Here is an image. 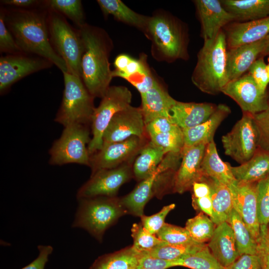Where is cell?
<instances>
[{"label":"cell","instance_id":"cell-49","mask_svg":"<svg viewBox=\"0 0 269 269\" xmlns=\"http://www.w3.org/2000/svg\"><path fill=\"white\" fill-rule=\"evenodd\" d=\"M174 267L173 261L165 260L140 253L136 269H167Z\"/></svg>","mask_w":269,"mask_h":269},{"label":"cell","instance_id":"cell-54","mask_svg":"<svg viewBox=\"0 0 269 269\" xmlns=\"http://www.w3.org/2000/svg\"><path fill=\"white\" fill-rule=\"evenodd\" d=\"M0 2L3 5L18 8H32L43 5L44 0H2Z\"/></svg>","mask_w":269,"mask_h":269},{"label":"cell","instance_id":"cell-13","mask_svg":"<svg viewBox=\"0 0 269 269\" xmlns=\"http://www.w3.org/2000/svg\"><path fill=\"white\" fill-rule=\"evenodd\" d=\"M222 93L235 101L242 112L253 115L265 111L268 106L269 91L263 92L249 73L228 82Z\"/></svg>","mask_w":269,"mask_h":269},{"label":"cell","instance_id":"cell-40","mask_svg":"<svg viewBox=\"0 0 269 269\" xmlns=\"http://www.w3.org/2000/svg\"><path fill=\"white\" fill-rule=\"evenodd\" d=\"M156 235L159 239L169 245H184L197 243L192 239L185 228L166 223Z\"/></svg>","mask_w":269,"mask_h":269},{"label":"cell","instance_id":"cell-47","mask_svg":"<svg viewBox=\"0 0 269 269\" xmlns=\"http://www.w3.org/2000/svg\"><path fill=\"white\" fill-rule=\"evenodd\" d=\"M264 58L261 57L256 60L248 70V73L252 76L260 88L263 92L268 91L269 84L267 68Z\"/></svg>","mask_w":269,"mask_h":269},{"label":"cell","instance_id":"cell-51","mask_svg":"<svg viewBox=\"0 0 269 269\" xmlns=\"http://www.w3.org/2000/svg\"><path fill=\"white\" fill-rule=\"evenodd\" d=\"M147 56L141 54L138 59L132 58L126 69L122 72L114 73L112 71L113 77H120L126 80L130 76L143 69L147 65Z\"/></svg>","mask_w":269,"mask_h":269},{"label":"cell","instance_id":"cell-46","mask_svg":"<svg viewBox=\"0 0 269 269\" xmlns=\"http://www.w3.org/2000/svg\"><path fill=\"white\" fill-rule=\"evenodd\" d=\"M257 252L262 269H269V225H260Z\"/></svg>","mask_w":269,"mask_h":269},{"label":"cell","instance_id":"cell-18","mask_svg":"<svg viewBox=\"0 0 269 269\" xmlns=\"http://www.w3.org/2000/svg\"><path fill=\"white\" fill-rule=\"evenodd\" d=\"M206 145L201 143L183 147L182 160L174 177L173 192L182 194L191 190L194 183L202 180L201 162Z\"/></svg>","mask_w":269,"mask_h":269},{"label":"cell","instance_id":"cell-7","mask_svg":"<svg viewBox=\"0 0 269 269\" xmlns=\"http://www.w3.org/2000/svg\"><path fill=\"white\" fill-rule=\"evenodd\" d=\"M64 89L60 107L54 121L64 127L72 124L88 125L91 123L95 110L93 97L82 78L69 73H63Z\"/></svg>","mask_w":269,"mask_h":269},{"label":"cell","instance_id":"cell-15","mask_svg":"<svg viewBox=\"0 0 269 269\" xmlns=\"http://www.w3.org/2000/svg\"><path fill=\"white\" fill-rule=\"evenodd\" d=\"M145 144L144 137L133 136L124 141L103 145L90 155L92 174L105 169L117 167L133 158Z\"/></svg>","mask_w":269,"mask_h":269},{"label":"cell","instance_id":"cell-38","mask_svg":"<svg viewBox=\"0 0 269 269\" xmlns=\"http://www.w3.org/2000/svg\"><path fill=\"white\" fill-rule=\"evenodd\" d=\"M150 140L161 148L165 154L182 151L184 145V135L182 130L179 127L167 133L149 137Z\"/></svg>","mask_w":269,"mask_h":269},{"label":"cell","instance_id":"cell-6","mask_svg":"<svg viewBox=\"0 0 269 269\" xmlns=\"http://www.w3.org/2000/svg\"><path fill=\"white\" fill-rule=\"evenodd\" d=\"M47 19L53 48L65 62L68 73L81 78L84 48L79 29L72 26L62 14L48 8Z\"/></svg>","mask_w":269,"mask_h":269},{"label":"cell","instance_id":"cell-50","mask_svg":"<svg viewBox=\"0 0 269 269\" xmlns=\"http://www.w3.org/2000/svg\"><path fill=\"white\" fill-rule=\"evenodd\" d=\"M226 269H262L256 255L243 254L225 268Z\"/></svg>","mask_w":269,"mask_h":269},{"label":"cell","instance_id":"cell-48","mask_svg":"<svg viewBox=\"0 0 269 269\" xmlns=\"http://www.w3.org/2000/svg\"><path fill=\"white\" fill-rule=\"evenodd\" d=\"M178 127L169 117H159L145 125V132L149 136L167 133Z\"/></svg>","mask_w":269,"mask_h":269},{"label":"cell","instance_id":"cell-10","mask_svg":"<svg viewBox=\"0 0 269 269\" xmlns=\"http://www.w3.org/2000/svg\"><path fill=\"white\" fill-rule=\"evenodd\" d=\"M226 155L240 164L249 160L259 148V134L253 115H243L230 132L222 137Z\"/></svg>","mask_w":269,"mask_h":269},{"label":"cell","instance_id":"cell-5","mask_svg":"<svg viewBox=\"0 0 269 269\" xmlns=\"http://www.w3.org/2000/svg\"><path fill=\"white\" fill-rule=\"evenodd\" d=\"M79 206L72 224L86 230L99 241L105 231L126 214L116 197H96L78 199Z\"/></svg>","mask_w":269,"mask_h":269},{"label":"cell","instance_id":"cell-53","mask_svg":"<svg viewBox=\"0 0 269 269\" xmlns=\"http://www.w3.org/2000/svg\"><path fill=\"white\" fill-rule=\"evenodd\" d=\"M192 206L197 210L204 213L210 218L212 216L213 206L210 195L201 198L192 197Z\"/></svg>","mask_w":269,"mask_h":269},{"label":"cell","instance_id":"cell-31","mask_svg":"<svg viewBox=\"0 0 269 269\" xmlns=\"http://www.w3.org/2000/svg\"><path fill=\"white\" fill-rule=\"evenodd\" d=\"M165 153L150 140L145 143L134 160L133 175L138 181L151 175L163 159Z\"/></svg>","mask_w":269,"mask_h":269},{"label":"cell","instance_id":"cell-44","mask_svg":"<svg viewBox=\"0 0 269 269\" xmlns=\"http://www.w3.org/2000/svg\"><path fill=\"white\" fill-rule=\"evenodd\" d=\"M253 116L259 134V148L269 151V100L267 108Z\"/></svg>","mask_w":269,"mask_h":269},{"label":"cell","instance_id":"cell-33","mask_svg":"<svg viewBox=\"0 0 269 269\" xmlns=\"http://www.w3.org/2000/svg\"><path fill=\"white\" fill-rule=\"evenodd\" d=\"M231 226L240 255H257L258 243L239 214L233 209L227 222Z\"/></svg>","mask_w":269,"mask_h":269},{"label":"cell","instance_id":"cell-52","mask_svg":"<svg viewBox=\"0 0 269 269\" xmlns=\"http://www.w3.org/2000/svg\"><path fill=\"white\" fill-rule=\"evenodd\" d=\"M39 255L30 264L21 269H44L48 260L49 256L53 251V248L49 245H39Z\"/></svg>","mask_w":269,"mask_h":269},{"label":"cell","instance_id":"cell-56","mask_svg":"<svg viewBox=\"0 0 269 269\" xmlns=\"http://www.w3.org/2000/svg\"><path fill=\"white\" fill-rule=\"evenodd\" d=\"M133 57L127 54H120L115 58L114 62L115 70H113L114 73L123 72L128 65Z\"/></svg>","mask_w":269,"mask_h":269},{"label":"cell","instance_id":"cell-4","mask_svg":"<svg viewBox=\"0 0 269 269\" xmlns=\"http://www.w3.org/2000/svg\"><path fill=\"white\" fill-rule=\"evenodd\" d=\"M227 50L226 36L222 29L214 40L204 42L198 52L191 81L202 92L212 95L218 94L228 83Z\"/></svg>","mask_w":269,"mask_h":269},{"label":"cell","instance_id":"cell-20","mask_svg":"<svg viewBox=\"0 0 269 269\" xmlns=\"http://www.w3.org/2000/svg\"><path fill=\"white\" fill-rule=\"evenodd\" d=\"M269 44V34L252 43L228 49L226 52V75L228 82L237 79L248 71Z\"/></svg>","mask_w":269,"mask_h":269},{"label":"cell","instance_id":"cell-12","mask_svg":"<svg viewBox=\"0 0 269 269\" xmlns=\"http://www.w3.org/2000/svg\"><path fill=\"white\" fill-rule=\"evenodd\" d=\"M133 167L125 163L117 167L98 170L78 190V199L96 197H116L120 188L133 176Z\"/></svg>","mask_w":269,"mask_h":269},{"label":"cell","instance_id":"cell-45","mask_svg":"<svg viewBox=\"0 0 269 269\" xmlns=\"http://www.w3.org/2000/svg\"><path fill=\"white\" fill-rule=\"evenodd\" d=\"M156 80L147 64L141 71L130 76L126 80L133 85L142 95L153 86Z\"/></svg>","mask_w":269,"mask_h":269},{"label":"cell","instance_id":"cell-1","mask_svg":"<svg viewBox=\"0 0 269 269\" xmlns=\"http://www.w3.org/2000/svg\"><path fill=\"white\" fill-rule=\"evenodd\" d=\"M5 25L21 50L26 53L45 58L62 72H68L64 60L53 48L49 38L47 7L7 8L1 6Z\"/></svg>","mask_w":269,"mask_h":269},{"label":"cell","instance_id":"cell-28","mask_svg":"<svg viewBox=\"0 0 269 269\" xmlns=\"http://www.w3.org/2000/svg\"><path fill=\"white\" fill-rule=\"evenodd\" d=\"M225 9L235 21L258 20L269 16V0H221Z\"/></svg>","mask_w":269,"mask_h":269},{"label":"cell","instance_id":"cell-39","mask_svg":"<svg viewBox=\"0 0 269 269\" xmlns=\"http://www.w3.org/2000/svg\"><path fill=\"white\" fill-rule=\"evenodd\" d=\"M133 247L139 253H146L166 244L146 230L141 224H134L132 228Z\"/></svg>","mask_w":269,"mask_h":269},{"label":"cell","instance_id":"cell-2","mask_svg":"<svg viewBox=\"0 0 269 269\" xmlns=\"http://www.w3.org/2000/svg\"><path fill=\"white\" fill-rule=\"evenodd\" d=\"M83 45L82 80L90 94L102 98L112 78L109 57L113 49L112 39L103 28L86 23L78 28Z\"/></svg>","mask_w":269,"mask_h":269},{"label":"cell","instance_id":"cell-17","mask_svg":"<svg viewBox=\"0 0 269 269\" xmlns=\"http://www.w3.org/2000/svg\"><path fill=\"white\" fill-rule=\"evenodd\" d=\"M201 27L204 42L214 40L223 28L235 21V17L227 11L218 0H194Z\"/></svg>","mask_w":269,"mask_h":269},{"label":"cell","instance_id":"cell-42","mask_svg":"<svg viewBox=\"0 0 269 269\" xmlns=\"http://www.w3.org/2000/svg\"><path fill=\"white\" fill-rule=\"evenodd\" d=\"M175 207L174 204H171L164 206L159 212L152 215L141 216L140 217L141 225L151 234L156 235L165 223L164 221L167 214Z\"/></svg>","mask_w":269,"mask_h":269},{"label":"cell","instance_id":"cell-25","mask_svg":"<svg viewBox=\"0 0 269 269\" xmlns=\"http://www.w3.org/2000/svg\"><path fill=\"white\" fill-rule=\"evenodd\" d=\"M231 112V109L227 105L219 104L207 121L194 127L183 130L184 147L201 143L207 144L214 140L216 130Z\"/></svg>","mask_w":269,"mask_h":269},{"label":"cell","instance_id":"cell-55","mask_svg":"<svg viewBox=\"0 0 269 269\" xmlns=\"http://www.w3.org/2000/svg\"><path fill=\"white\" fill-rule=\"evenodd\" d=\"M192 197L201 198L210 195V188L208 184L204 180L193 183L192 188Z\"/></svg>","mask_w":269,"mask_h":269},{"label":"cell","instance_id":"cell-21","mask_svg":"<svg viewBox=\"0 0 269 269\" xmlns=\"http://www.w3.org/2000/svg\"><path fill=\"white\" fill-rule=\"evenodd\" d=\"M227 49L258 41L269 34V16L245 22H232L223 29Z\"/></svg>","mask_w":269,"mask_h":269},{"label":"cell","instance_id":"cell-14","mask_svg":"<svg viewBox=\"0 0 269 269\" xmlns=\"http://www.w3.org/2000/svg\"><path fill=\"white\" fill-rule=\"evenodd\" d=\"M175 168V159L170 155H165L151 175L140 181L132 191L120 199L126 213L139 217L143 215L144 206L158 190L163 173Z\"/></svg>","mask_w":269,"mask_h":269},{"label":"cell","instance_id":"cell-23","mask_svg":"<svg viewBox=\"0 0 269 269\" xmlns=\"http://www.w3.org/2000/svg\"><path fill=\"white\" fill-rule=\"evenodd\" d=\"M141 96V110L145 125L159 117H169L176 100L156 79L153 86Z\"/></svg>","mask_w":269,"mask_h":269},{"label":"cell","instance_id":"cell-35","mask_svg":"<svg viewBox=\"0 0 269 269\" xmlns=\"http://www.w3.org/2000/svg\"><path fill=\"white\" fill-rule=\"evenodd\" d=\"M215 225L208 216L200 212L187 221L185 228L195 242L205 244L212 238L216 228Z\"/></svg>","mask_w":269,"mask_h":269},{"label":"cell","instance_id":"cell-37","mask_svg":"<svg viewBox=\"0 0 269 269\" xmlns=\"http://www.w3.org/2000/svg\"><path fill=\"white\" fill-rule=\"evenodd\" d=\"M205 244L191 243L184 245H169L165 244L151 251L142 253L157 258L176 261L188 254L194 253L203 247Z\"/></svg>","mask_w":269,"mask_h":269},{"label":"cell","instance_id":"cell-9","mask_svg":"<svg viewBox=\"0 0 269 269\" xmlns=\"http://www.w3.org/2000/svg\"><path fill=\"white\" fill-rule=\"evenodd\" d=\"M132 99L131 91L124 86H110L93 115L92 137L88 145L90 155L103 146V134L113 117L130 105Z\"/></svg>","mask_w":269,"mask_h":269},{"label":"cell","instance_id":"cell-19","mask_svg":"<svg viewBox=\"0 0 269 269\" xmlns=\"http://www.w3.org/2000/svg\"><path fill=\"white\" fill-rule=\"evenodd\" d=\"M257 183L237 182L229 187L234 209L241 216L257 241L260 232L257 204Z\"/></svg>","mask_w":269,"mask_h":269},{"label":"cell","instance_id":"cell-34","mask_svg":"<svg viewBox=\"0 0 269 269\" xmlns=\"http://www.w3.org/2000/svg\"><path fill=\"white\" fill-rule=\"evenodd\" d=\"M173 261L175 267L190 269H226L213 255L206 244L198 251Z\"/></svg>","mask_w":269,"mask_h":269},{"label":"cell","instance_id":"cell-22","mask_svg":"<svg viewBox=\"0 0 269 269\" xmlns=\"http://www.w3.org/2000/svg\"><path fill=\"white\" fill-rule=\"evenodd\" d=\"M217 105L210 103L182 102L176 101L169 118L182 130L198 126L207 121Z\"/></svg>","mask_w":269,"mask_h":269},{"label":"cell","instance_id":"cell-41","mask_svg":"<svg viewBox=\"0 0 269 269\" xmlns=\"http://www.w3.org/2000/svg\"><path fill=\"white\" fill-rule=\"evenodd\" d=\"M257 204L260 225H269V176L257 183Z\"/></svg>","mask_w":269,"mask_h":269},{"label":"cell","instance_id":"cell-11","mask_svg":"<svg viewBox=\"0 0 269 269\" xmlns=\"http://www.w3.org/2000/svg\"><path fill=\"white\" fill-rule=\"evenodd\" d=\"M53 63L38 55L24 52L6 54L0 58V93L3 95L11 86L24 77L49 68Z\"/></svg>","mask_w":269,"mask_h":269},{"label":"cell","instance_id":"cell-36","mask_svg":"<svg viewBox=\"0 0 269 269\" xmlns=\"http://www.w3.org/2000/svg\"><path fill=\"white\" fill-rule=\"evenodd\" d=\"M44 4L70 19L78 28L86 23L80 0H44Z\"/></svg>","mask_w":269,"mask_h":269},{"label":"cell","instance_id":"cell-3","mask_svg":"<svg viewBox=\"0 0 269 269\" xmlns=\"http://www.w3.org/2000/svg\"><path fill=\"white\" fill-rule=\"evenodd\" d=\"M144 35L151 41V54L156 61L172 63L189 59L187 25L170 12L154 11Z\"/></svg>","mask_w":269,"mask_h":269},{"label":"cell","instance_id":"cell-29","mask_svg":"<svg viewBox=\"0 0 269 269\" xmlns=\"http://www.w3.org/2000/svg\"><path fill=\"white\" fill-rule=\"evenodd\" d=\"M97 1L105 17L111 15L117 20L137 28L144 34L146 32L149 16L135 12L120 0Z\"/></svg>","mask_w":269,"mask_h":269},{"label":"cell","instance_id":"cell-27","mask_svg":"<svg viewBox=\"0 0 269 269\" xmlns=\"http://www.w3.org/2000/svg\"><path fill=\"white\" fill-rule=\"evenodd\" d=\"M231 167L229 163L221 160L214 140L207 144L201 162L204 177L211 178L229 187L237 182Z\"/></svg>","mask_w":269,"mask_h":269},{"label":"cell","instance_id":"cell-26","mask_svg":"<svg viewBox=\"0 0 269 269\" xmlns=\"http://www.w3.org/2000/svg\"><path fill=\"white\" fill-rule=\"evenodd\" d=\"M231 169L238 182H258L269 176V151L259 148L249 160Z\"/></svg>","mask_w":269,"mask_h":269},{"label":"cell","instance_id":"cell-24","mask_svg":"<svg viewBox=\"0 0 269 269\" xmlns=\"http://www.w3.org/2000/svg\"><path fill=\"white\" fill-rule=\"evenodd\" d=\"M207 246L213 255L225 268L240 256L232 229L227 222L216 226Z\"/></svg>","mask_w":269,"mask_h":269},{"label":"cell","instance_id":"cell-16","mask_svg":"<svg viewBox=\"0 0 269 269\" xmlns=\"http://www.w3.org/2000/svg\"><path fill=\"white\" fill-rule=\"evenodd\" d=\"M145 133L140 107L130 105L116 114L110 121L103 134V146L124 141L133 136L144 137Z\"/></svg>","mask_w":269,"mask_h":269},{"label":"cell","instance_id":"cell-58","mask_svg":"<svg viewBox=\"0 0 269 269\" xmlns=\"http://www.w3.org/2000/svg\"><path fill=\"white\" fill-rule=\"evenodd\" d=\"M268 63L267 64L266 68H267V71L268 77L269 78V57L268 59Z\"/></svg>","mask_w":269,"mask_h":269},{"label":"cell","instance_id":"cell-57","mask_svg":"<svg viewBox=\"0 0 269 269\" xmlns=\"http://www.w3.org/2000/svg\"><path fill=\"white\" fill-rule=\"evenodd\" d=\"M269 55V44L260 55V58Z\"/></svg>","mask_w":269,"mask_h":269},{"label":"cell","instance_id":"cell-8","mask_svg":"<svg viewBox=\"0 0 269 269\" xmlns=\"http://www.w3.org/2000/svg\"><path fill=\"white\" fill-rule=\"evenodd\" d=\"M91 139L88 125L75 124L64 127L49 150V164L77 163L89 166L90 154L87 144Z\"/></svg>","mask_w":269,"mask_h":269},{"label":"cell","instance_id":"cell-30","mask_svg":"<svg viewBox=\"0 0 269 269\" xmlns=\"http://www.w3.org/2000/svg\"><path fill=\"white\" fill-rule=\"evenodd\" d=\"M210 188L213 213L210 218L216 226L228 222L234 209L230 190L227 186L209 177H204Z\"/></svg>","mask_w":269,"mask_h":269},{"label":"cell","instance_id":"cell-32","mask_svg":"<svg viewBox=\"0 0 269 269\" xmlns=\"http://www.w3.org/2000/svg\"><path fill=\"white\" fill-rule=\"evenodd\" d=\"M140 253L133 246L101 256L90 269H136Z\"/></svg>","mask_w":269,"mask_h":269},{"label":"cell","instance_id":"cell-43","mask_svg":"<svg viewBox=\"0 0 269 269\" xmlns=\"http://www.w3.org/2000/svg\"><path fill=\"white\" fill-rule=\"evenodd\" d=\"M0 52L6 54L23 52L16 44L15 39L6 27L2 8L0 9Z\"/></svg>","mask_w":269,"mask_h":269}]
</instances>
